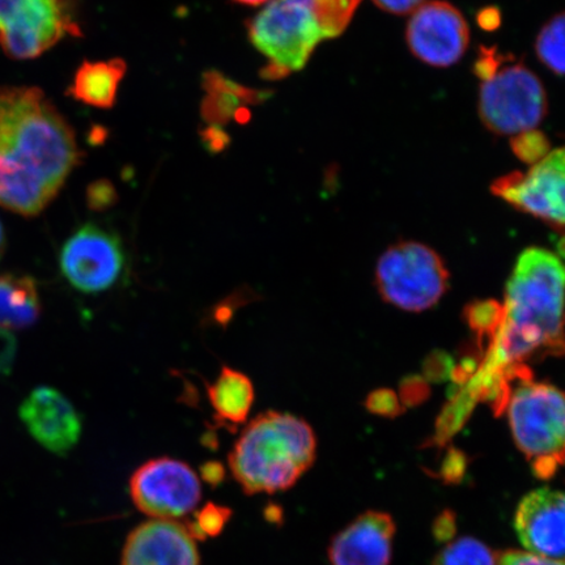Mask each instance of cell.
<instances>
[{
    "instance_id": "cell-1",
    "label": "cell",
    "mask_w": 565,
    "mask_h": 565,
    "mask_svg": "<svg viewBox=\"0 0 565 565\" xmlns=\"http://www.w3.org/2000/svg\"><path fill=\"white\" fill-rule=\"evenodd\" d=\"M79 159L73 129L44 92L0 87V206L40 214Z\"/></svg>"
},
{
    "instance_id": "cell-2",
    "label": "cell",
    "mask_w": 565,
    "mask_h": 565,
    "mask_svg": "<svg viewBox=\"0 0 565 565\" xmlns=\"http://www.w3.org/2000/svg\"><path fill=\"white\" fill-rule=\"evenodd\" d=\"M489 372L499 383L526 376L525 364L565 353V264L545 247L522 252L490 334Z\"/></svg>"
},
{
    "instance_id": "cell-3",
    "label": "cell",
    "mask_w": 565,
    "mask_h": 565,
    "mask_svg": "<svg viewBox=\"0 0 565 565\" xmlns=\"http://www.w3.org/2000/svg\"><path fill=\"white\" fill-rule=\"evenodd\" d=\"M317 436L299 416L266 412L246 424L228 455L233 478L247 494L292 489L312 468Z\"/></svg>"
},
{
    "instance_id": "cell-4",
    "label": "cell",
    "mask_w": 565,
    "mask_h": 565,
    "mask_svg": "<svg viewBox=\"0 0 565 565\" xmlns=\"http://www.w3.org/2000/svg\"><path fill=\"white\" fill-rule=\"evenodd\" d=\"M505 408L513 440L533 475L554 478L565 466V393L554 385L520 380Z\"/></svg>"
},
{
    "instance_id": "cell-5",
    "label": "cell",
    "mask_w": 565,
    "mask_h": 565,
    "mask_svg": "<svg viewBox=\"0 0 565 565\" xmlns=\"http://www.w3.org/2000/svg\"><path fill=\"white\" fill-rule=\"evenodd\" d=\"M249 34L267 60L263 76L271 81L303 68L327 40L317 0H273L252 20Z\"/></svg>"
},
{
    "instance_id": "cell-6",
    "label": "cell",
    "mask_w": 565,
    "mask_h": 565,
    "mask_svg": "<svg viewBox=\"0 0 565 565\" xmlns=\"http://www.w3.org/2000/svg\"><path fill=\"white\" fill-rule=\"evenodd\" d=\"M376 286L381 298L406 312L436 306L449 288V271L440 254L427 245L394 244L380 257Z\"/></svg>"
},
{
    "instance_id": "cell-7",
    "label": "cell",
    "mask_w": 565,
    "mask_h": 565,
    "mask_svg": "<svg viewBox=\"0 0 565 565\" xmlns=\"http://www.w3.org/2000/svg\"><path fill=\"white\" fill-rule=\"evenodd\" d=\"M479 117L497 136L535 129L547 116L548 100L539 76L522 63L501 67L479 90Z\"/></svg>"
},
{
    "instance_id": "cell-8",
    "label": "cell",
    "mask_w": 565,
    "mask_h": 565,
    "mask_svg": "<svg viewBox=\"0 0 565 565\" xmlns=\"http://www.w3.org/2000/svg\"><path fill=\"white\" fill-rule=\"evenodd\" d=\"M79 34L73 0H0V45L11 58H35Z\"/></svg>"
},
{
    "instance_id": "cell-9",
    "label": "cell",
    "mask_w": 565,
    "mask_h": 565,
    "mask_svg": "<svg viewBox=\"0 0 565 565\" xmlns=\"http://www.w3.org/2000/svg\"><path fill=\"white\" fill-rule=\"evenodd\" d=\"M129 490L132 503L153 520L181 519L202 500L200 477L188 463L171 457L140 465L130 478Z\"/></svg>"
},
{
    "instance_id": "cell-10",
    "label": "cell",
    "mask_w": 565,
    "mask_h": 565,
    "mask_svg": "<svg viewBox=\"0 0 565 565\" xmlns=\"http://www.w3.org/2000/svg\"><path fill=\"white\" fill-rule=\"evenodd\" d=\"M491 192L565 236V146L551 151L526 173L500 177Z\"/></svg>"
},
{
    "instance_id": "cell-11",
    "label": "cell",
    "mask_w": 565,
    "mask_h": 565,
    "mask_svg": "<svg viewBox=\"0 0 565 565\" xmlns=\"http://www.w3.org/2000/svg\"><path fill=\"white\" fill-rule=\"evenodd\" d=\"M125 264L121 239L96 224L77 230L60 254L63 277L83 294L108 291L122 277Z\"/></svg>"
},
{
    "instance_id": "cell-12",
    "label": "cell",
    "mask_w": 565,
    "mask_h": 565,
    "mask_svg": "<svg viewBox=\"0 0 565 565\" xmlns=\"http://www.w3.org/2000/svg\"><path fill=\"white\" fill-rule=\"evenodd\" d=\"M406 41L416 58L434 67H450L462 58L470 42L469 25L454 4L433 0L412 13Z\"/></svg>"
},
{
    "instance_id": "cell-13",
    "label": "cell",
    "mask_w": 565,
    "mask_h": 565,
    "mask_svg": "<svg viewBox=\"0 0 565 565\" xmlns=\"http://www.w3.org/2000/svg\"><path fill=\"white\" fill-rule=\"evenodd\" d=\"M19 413L33 439L54 455L66 456L81 440V415L54 387H35L21 404Z\"/></svg>"
},
{
    "instance_id": "cell-14",
    "label": "cell",
    "mask_w": 565,
    "mask_h": 565,
    "mask_svg": "<svg viewBox=\"0 0 565 565\" xmlns=\"http://www.w3.org/2000/svg\"><path fill=\"white\" fill-rule=\"evenodd\" d=\"M513 526L529 553L565 557V492L542 487L515 508Z\"/></svg>"
},
{
    "instance_id": "cell-15",
    "label": "cell",
    "mask_w": 565,
    "mask_h": 565,
    "mask_svg": "<svg viewBox=\"0 0 565 565\" xmlns=\"http://www.w3.org/2000/svg\"><path fill=\"white\" fill-rule=\"evenodd\" d=\"M121 565H201V556L185 525L151 519L127 536Z\"/></svg>"
},
{
    "instance_id": "cell-16",
    "label": "cell",
    "mask_w": 565,
    "mask_h": 565,
    "mask_svg": "<svg viewBox=\"0 0 565 565\" xmlns=\"http://www.w3.org/2000/svg\"><path fill=\"white\" fill-rule=\"evenodd\" d=\"M397 526L391 514L369 511L358 515L331 540V565H391Z\"/></svg>"
},
{
    "instance_id": "cell-17",
    "label": "cell",
    "mask_w": 565,
    "mask_h": 565,
    "mask_svg": "<svg viewBox=\"0 0 565 565\" xmlns=\"http://www.w3.org/2000/svg\"><path fill=\"white\" fill-rule=\"evenodd\" d=\"M207 397L215 420L222 427L236 429L249 418L256 392L245 373L223 366L214 383L207 386Z\"/></svg>"
},
{
    "instance_id": "cell-18",
    "label": "cell",
    "mask_w": 565,
    "mask_h": 565,
    "mask_svg": "<svg viewBox=\"0 0 565 565\" xmlns=\"http://www.w3.org/2000/svg\"><path fill=\"white\" fill-rule=\"evenodd\" d=\"M125 73L126 63L122 60L84 62L76 71L70 94L77 102L109 109L116 103L119 83Z\"/></svg>"
},
{
    "instance_id": "cell-19",
    "label": "cell",
    "mask_w": 565,
    "mask_h": 565,
    "mask_svg": "<svg viewBox=\"0 0 565 565\" xmlns=\"http://www.w3.org/2000/svg\"><path fill=\"white\" fill-rule=\"evenodd\" d=\"M40 315V294L33 278L17 274L0 275V328H30Z\"/></svg>"
},
{
    "instance_id": "cell-20",
    "label": "cell",
    "mask_w": 565,
    "mask_h": 565,
    "mask_svg": "<svg viewBox=\"0 0 565 565\" xmlns=\"http://www.w3.org/2000/svg\"><path fill=\"white\" fill-rule=\"evenodd\" d=\"M204 89L207 92L203 102L202 113L204 119L211 124H225L233 118L242 121L245 105L264 102V92L238 86L217 73H210L204 77Z\"/></svg>"
},
{
    "instance_id": "cell-21",
    "label": "cell",
    "mask_w": 565,
    "mask_h": 565,
    "mask_svg": "<svg viewBox=\"0 0 565 565\" xmlns=\"http://www.w3.org/2000/svg\"><path fill=\"white\" fill-rule=\"evenodd\" d=\"M535 53L550 71L565 76V12L557 13L542 26L536 35Z\"/></svg>"
},
{
    "instance_id": "cell-22",
    "label": "cell",
    "mask_w": 565,
    "mask_h": 565,
    "mask_svg": "<svg viewBox=\"0 0 565 565\" xmlns=\"http://www.w3.org/2000/svg\"><path fill=\"white\" fill-rule=\"evenodd\" d=\"M433 565H498V554L483 542L463 536L443 547Z\"/></svg>"
},
{
    "instance_id": "cell-23",
    "label": "cell",
    "mask_w": 565,
    "mask_h": 565,
    "mask_svg": "<svg viewBox=\"0 0 565 565\" xmlns=\"http://www.w3.org/2000/svg\"><path fill=\"white\" fill-rule=\"evenodd\" d=\"M362 0H317L327 39H335L349 26Z\"/></svg>"
},
{
    "instance_id": "cell-24",
    "label": "cell",
    "mask_w": 565,
    "mask_h": 565,
    "mask_svg": "<svg viewBox=\"0 0 565 565\" xmlns=\"http://www.w3.org/2000/svg\"><path fill=\"white\" fill-rule=\"evenodd\" d=\"M231 515L230 508L210 503L194 515V520L189 522L186 527L195 540L211 539V536L222 533L224 526L228 524Z\"/></svg>"
},
{
    "instance_id": "cell-25",
    "label": "cell",
    "mask_w": 565,
    "mask_h": 565,
    "mask_svg": "<svg viewBox=\"0 0 565 565\" xmlns=\"http://www.w3.org/2000/svg\"><path fill=\"white\" fill-rule=\"evenodd\" d=\"M511 147L514 157L530 166L536 164L553 151L546 134L535 129L514 136L511 139Z\"/></svg>"
},
{
    "instance_id": "cell-26",
    "label": "cell",
    "mask_w": 565,
    "mask_h": 565,
    "mask_svg": "<svg viewBox=\"0 0 565 565\" xmlns=\"http://www.w3.org/2000/svg\"><path fill=\"white\" fill-rule=\"evenodd\" d=\"M498 565H565V557H548L529 551L508 550L498 555Z\"/></svg>"
},
{
    "instance_id": "cell-27",
    "label": "cell",
    "mask_w": 565,
    "mask_h": 565,
    "mask_svg": "<svg viewBox=\"0 0 565 565\" xmlns=\"http://www.w3.org/2000/svg\"><path fill=\"white\" fill-rule=\"evenodd\" d=\"M503 61V56L499 55L497 49L482 47L480 49L478 60L472 71H475V74L483 83L492 79V77L498 74V71L501 68V62Z\"/></svg>"
},
{
    "instance_id": "cell-28",
    "label": "cell",
    "mask_w": 565,
    "mask_h": 565,
    "mask_svg": "<svg viewBox=\"0 0 565 565\" xmlns=\"http://www.w3.org/2000/svg\"><path fill=\"white\" fill-rule=\"evenodd\" d=\"M379 9L394 15H412L426 0H373Z\"/></svg>"
},
{
    "instance_id": "cell-29",
    "label": "cell",
    "mask_w": 565,
    "mask_h": 565,
    "mask_svg": "<svg viewBox=\"0 0 565 565\" xmlns=\"http://www.w3.org/2000/svg\"><path fill=\"white\" fill-rule=\"evenodd\" d=\"M477 23L486 32L497 31L501 25V12L497 7H486L477 15Z\"/></svg>"
},
{
    "instance_id": "cell-30",
    "label": "cell",
    "mask_w": 565,
    "mask_h": 565,
    "mask_svg": "<svg viewBox=\"0 0 565 565\" xmlns=\"http://www.w3.org/2000/svg\"><path fill=\"white\" fill-rule=\"evenodd\" d=\"M456 521L454 514L445 512L437 519L435 524V535L439 541H448L454 535Z\"/></svg>"
},
{
    "instance_id": "cell-31",
    "label": "cell",
    "mask_w": 565,
    "mask_h": 565,
    "mask_svg": "<svg viewBox=\"0 0 565 565\" xmlns=\"http://www.w3.org/2000/svg\"><path fill=\"white\" fill-rule=\"evenodd\" d=\"M203 476L206 477V479L210 480V482H214V480L215 482H218V480H221V477L223 476L222 466L214 462L207 463L206 466H204Z\"/></svg>"
},
{
    "instance_id": "cell-32",
    "label": "cell",
    "mask_w": 565,
    "mask_h": 565,
    "mask_svg": "<svg viewBox=\"0 0 565 565\" xmlns=\"http://www.w3.org/2000/svg\"><path fill=\"white\" fill-rule=\"evenodd\" d=\"M6 250V235L2 227V223H0V258H2L3 253Z\"/></svg>"
},
{
    "instance_id": "cell-33",
    "label": "cell",
    "mask_w": 565,
    "mask_h": 565,
    "mask_svg": "<svg viewBox=\"0 0 565 565\" xmlns=\"http://www.w3.org/2000/svg\"><path fill=\"white\" fill-rule=\"evenodd\" d=\"M236 2L247 6H259L268 2V0H236Z\"/></svg>"
}]
</instances>
